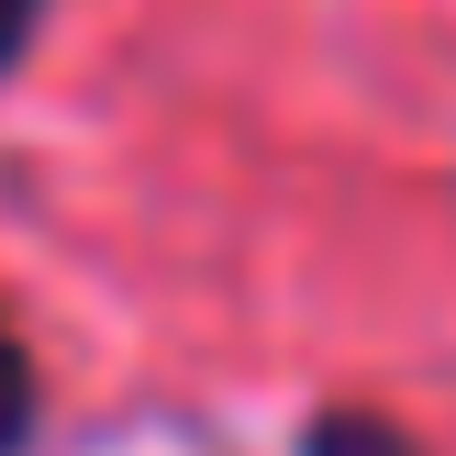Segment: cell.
<instances>
[{
    "instance_id": "obj_1",
    "label": "cell",
    "mask_w": 456,
    "mask_h": 456,
    "mask_svg": "<svg viewBox=\"0 0 456 456\" xmlns=\"http://www.w3.org/2000/svg\"><path fill=\"white\" fill-rule=\"evenodd\" d=\"M34 423H45V368L12 323H0V456H34Z\"/></svg>"
},
{
    "instance_id": "obj_2",
    "label": "cell",
    "mask_w": 456,
    "mask_h": 456,
    "mask_svg": "<svg viewBox=\"0 0 456 456\" xmlns=\"http://www.w3.org/2000/svg\"><path fill=\"white\" fill-rule=\"evenodd\" d=\"M301 456H423V445L401 435L390 412H312L301 423Z\"/></svg>"
},
{
    "instance_id": "obj_3",
    "label": "cell",
    "mask_w": 456,
    "mask_h": 456,
    "mask_svg": "<svg viewBox=\"0 0 456 456\" xmlns=\"http://www.w3.org/2000/svg\"><path fill=\"white\" fill-rule=\"evenodd\" d=\"M45 12H56V0H0V78H12V67L34 56V34H45Z\"/></svg>"
}]
</instances>
